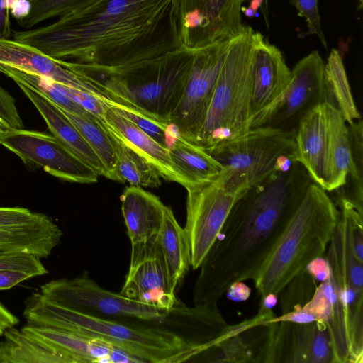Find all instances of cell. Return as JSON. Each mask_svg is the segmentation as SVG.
Returning a JSON list of instances; mask_svg holds the SVG:
<instances>
[{
    "label": "cell",
    "mask_w": 363,
    "mask_h": 363,
    "mask_svg": "<svg viewBox=\"0 0 363 363\" xmlns=\"http://www.w3.org/2000/svg\"><path fill=\"white\" fill-rule=\"evenodd\" d=\"M172 0H109L13 39L60 60L85 79L128 78L184 50L170 26Z\"/></svg>",
    "instance_id": "obj_1"
},
{
    "label": "cell",
    "mask_w": 363,
    "mask_h": 363,
    "mask_svg": "<svg viewBox=\"0 0 363 363\" xmlns=\"http://www.w3.org/2000/svg\"><path fill=\"white\" fill-rule=\"evenodd\" d=\"M312 182L296 162L237 200L199 267L194 305L217 303L233 282L256 278Z\"/></svg>",
    "instance_id": "obj_2"
},
{
    "label": "cell",
    "mask_w": 363,
    "mask_h": 363,
    "mask_svg": "<svg viewBox=\"0 0 363 363\" xmlns=\"http://www.w3.org/2000/svg\"><path fill=\"white\" fill-rule=\"evenodd\" d=\"M23 316L28 323L104 340L140 362H183L196 356L182 338L152 320L121 321L96 317L55 303L41 293H35L27 300Z\"/></svg>",
    "instance_id": "obj_3"
},
{
    "label": "cell",
    "mask_w": 363,
    "mask_h": 363,
    "mask_svg": "<svg viewBox=\"0 0 363 363\" xmlns=\"http://www.w3.org/2000/svg\"><path fill=\"white\" fill-rule=\"evenodd\" d=\"M340 211L327 191L312 182L277 244L253 280L261 297L279 294L313 259L323 256L337 225Z\"/></svg>",
    "instance_id": "obj_4"
},
{
    "label": "cell",
    "mask_w": 363,
    "mask_h": 363,
    "mask_svg": "<svg viewBox=\"0 0 363 363\" xmlns=\"http://www.w3.org/2000/svg\"><path fill=\"white\" fill-rule=\"evenodd\" d=\"M255 33L244 25L228 49L200 135L199 146L207 152L244 135L251 128Z\"/></svg>",
    "instance_id": "obj_5"
},
{
    "label": "cell",
    "mask_w": 363,
    "mask_h": 363,
    "mask_svg": "<svg viewBox=\"0 0 363 363\" xmlns=\"http://www.w3.org/2000/svg\"><path fill=\"white\" fill-rule=\"evenodd\" d=\"M192 57V53L182 50L157 66L127 79L110 77L86 80L102 91L110 106H123L170 124L187 82Z\"/></svg>",
    "instance_id": "obj_6"
},
{
    "label": "cell",
    "mask_w": 363,
    "mask_h": 363,
    "mask_svg": "<svg viewBox=\"0 0 363 363\" xmlns=\"http://www.w3.org/2000/svg\"><path fill=\"white\" fill-rule=\"evenodd\" d=\"M295 133L263 125L208 152L222 165L228 182L250 188L276 173L277 160L286 155L295 156Z\"/></svg>",
    "instance_id": "obj_7"
},
{
    "label": "cell",
    "mask_w": 363,
    "mask_h": 363,
    "mask_svg": "<svg viewBox=\"0 0 363 363\" xmlns=\"http://www.w3.org/2000/svg\"><path fill=\"white\" fill-rule=\"evenodd\" d=\"M244 0H172L170 26L184 50L194 52L242 29Z\"/></svg>",
    "instance_id": "obj_8"
},
{
    "label": "cell",
    "mask_w": 363,
    "mask_h": 363,
    "mask_svg": "<svg viewBox=\"0 0 363 363\" xmlns=\"http://www.w3.org/2000/svg\"><path fill=\"white\" fill-rule=\"evenodd\" d=\"M248 189L230 184L222 172L213 181L186 189V220L184 229L194 270L199 269L232 207Z\"/></svg>",
    "instance_id": "obj_9"
},
{
    "label": "cell",
    "mask_w": 363,
    "mask_h": 363,
    "mask_svg": "<svg viewBox=\"0 0 363 363\" xmlns=\"http://www.w3.org/2000/svg\"><path fill=\"white\" fill-rule=\"evenodd\" d=\"M40 289L43 296L60 306L116 320H161L172 310H160L105 289L86 273L73 279L52 280Z\"/></svg>",
    "instance_id": "obj_10"
},
{
    "label": "cell",
    "mask_w": 363,
    "mask_h": 363,
    "mask_svg": "<svg viewBox=\"0 0 363 363\" xmlns=\"http://www.w3.org/2000/svg\"><path fill=\"white\" fill-rule=\"evenodd\" d=\"M233 38L219 40L192 53L187 82L170 124L181 137L194 145L199 146L218 76Z\"/></svg>",
    "instance_id": "obj_11"
},
{
    "label": "cell",
    "mask_w": 363,
    "mask_h": 363,
    "mask_svg": "<svg viewBox=\"0 0 363 363\" xmlns=\"http://www.w3.org/2000/svg\"><path fill=\"white\" fill-rule=\"evenodd\" d=\"M324 69L325 62L316 50L299 60L291 70V79L283 94L252 120L251 128L267 125L296 133L306 114L327 102Z\"/></svg>",
    "instance_id": "obj_12"
},
{
    "label": "cell",
    "mask_w": 363,
    "mask_h": 363,
    "mask_svg": "<svg viewBox=\"0 0 363 363\" xmlns=\"http://www.w3.org/2000/svg\"><path fill=\"white\" fill-rule=\"evenodd\" d=\"M0 145L15 153L25 164L42 167L60 179L93 184L99 175L52 135L23 129H11L0 138Z\"/></svg>",
    "instance_id": "obj_13"
},
{
    "label": "cell",
    "mask_w": 363,
    "mask_h": 363,
    "mask_svg": "<svg viewBox=\"0 0 363 363\" xmlns=\"http://www.w3.org/2000/svg\"><path fill=\"white\" fill-rule=\"evenodd\" d=\"M272 310L259 308L257 313L235 325L202 354L199 361L228 363H269L276 322Z\"/></svg>",
    "instance_id": "obj_14"
},
{
    "label": "cell",
    "mask_w": 363,
    "mask_h": 363,
    "mask_svg": "<svg viewBox=\"0 0 363 363\" xmlns=\"http://www.w3.org/2000/svg\"><path fill=\"white\" fill-rule=\"evenodd\" d=\"M270 362L334 363L329 331L320 321L276 322Z\"/></svg>",
    "instance_id": "obj_15"
},
{
    "label": "cell",
    "mask_w": 363,
    "mask_h": 363,
    "mask_svg": "<svg viewBox=\"0 0 363 363\" xmlns=\"http://www.w3.org/2000/svg\"><path fill=\"white\" fill-rule=\"evenodd\" d=\"M121 295L162 311H170L180 301L168 279L159 242L130 262Z\"/></svg>",
    "instance_id": "obj_16"
},
{
    "label": "cell",
    "mask_w": 363,
    "mask_h": 363,
    "mask_svg": "<svg viewBox=\"0 0 363 363\" xmlns=\"http://www.w3.org/2000/svg\"><path fill=\"white\" fill-rule=\"evenodd\" d=\"M252 121L281 97L291 79V69L280 50L257 31L252 58Z\"/></svg>",
    "instance_id": "obj_17"
},
{
    "label": "cell",
    "mask_w": 363,
    "mask_h": 363,
    "mask_svg": "<svg viewBox=\"0 0 363 363\" xmlns=\"http://www.w3.org/2000/svg\"><path fill=\"white\" fill-rule=\"evenodd\" d=\"M21 331L74 363L140 362L107 342L70 330L28 323Z\"/></svg>",
    "instance_id": "obj_18"
},
{
    "label": "cell",
    "mask_w": 363,
    "mask_h": 363,
    "mask_svg": "<svg viewBox=\"0 0 363 363\" xmlns=\"http://www.w3.org/2000/svg\"><path fill=\"white\" fill-rule=\"evenodd\" d=\"M328 134L329 181L327 191H337L350 182L349 190L339 196L363 213L362 180L356 174L352 162L347 123L340 111L325 104Z\"/></svg>",
    "instance_id": "obj_19"
},
{
    "label": "cell",
    "mask_w": 363,
    "mask_h": 363,
    "mask_svg": "<svg viewBox=\"0 0 363 363\" xmlns=\"http://www.w3.org/2000/svg\"><path fill=\"white\" fill-rule=\"evenodd\" d=\"M325 104L311 110L300 121L295 133V158L312 181L327 191L329 153Z\"/></svg>",
    "instance_id": "obj_20"
},
{
    "label": "cell",
    "mask_w": 363,
    "mask_h": 363,
    "mask_svg": "<svg viewBox=\"0 0 363 363\" xmlns=\"http://www.w3.org/2000/svg\"><path fill=\"white\" fill-rule=\"evenodd\" d=\"M0 64L47 77L57 82L108 100L101 89L63 67L60 60L13 39L0 38Z\"/></svg>",
    "instance_id": "obj_21"
},
{
    "label": "cell",
    "mask_w": 363,
    "mask_h": 363,
    "mask_svg": "<svg viewBox=\"0 0 363 363\" xmlns=\"http://www.w3.org/2000/svg\"><path fill=\"white\" fill-rule=\"evenodd\" d=\"M120 199L131 250L156 242L166 206L160 198L140 186H130Z\"/></svg>",
    "instance_id": "obj_22"
},
{
    "label": "cell",
    "mask_w": 363,
    "mask_h": 363,
    "mask_svg": "<svg viewBox=\"0 0 363 363\" xmlns=\"http://www.w3.org/2000/svg\"><path fill=\"white\" fill-rule=\"evenodd\" d=\"M101 121L120 139L146 158L162 178L178 183L186 189L193 185L174 164L167 149L159 145L111 106L108 107Z\"/></svg>",
    "instance_id": "obj_23"
},
{
    "label": "cell",
    "mask_w": 363,
    "mask_h": 363,
    "mask_svg": "<svg viewBox=\"0 0 363 363\" xmlns=\"http://www.w3.org/2000/svg\"><path fill=\"white\" fill-rule=\"evenodd\" d=\"M16 84L37 108L52 135L99 176L106 177V169L99 157L60 109L38 91L23 84Z\"/></svg>",
    "instance_id": "obj_24"
},
{
    "label": "cell",
    "mask_w": 363,
    "mask_h": 363,
    "mask_svg": "<svg viewBox=\"0 0 363 363\" xmlns=\"http://www.w3.org/2000/svg\"><path fill=\"white\" fill-rule=\"evenodd\" d=\"M62 236L60 228L46 216L30 225L0 228V250L25 252L45 258L59 245Z\"/></svg>",
    "instance_id": "obj_25"
},
{
    "label": "cell",
    "mask_w": 363,
    "mask_h": 363,
    "mask_svg": "<svg viewBox=\"0 0 363 363\" xmlns=\"http://www.w3.org/2000/svg\"><path fill=\"white\" fill-rule=\"evenodd\" d=\"M158 242L169 284L175 290L191 267L190 251L184 228L177 220L172 210L167 206L158 234Z\"/></svg>",
    "instance_id": "obj_26"
},
{
    "label": "cell",
    "mask_w": 363,
    "mask_h": 363,
    "mask_svg": "<svg viewBox=\"0 0 363 363\" xmlns=\"http://www.w3.org/2000/svg\"><path fill=\"white\" fill-rule=\"evenodd\" d=\"M168 150L174 164L193 185L216 179L223 169L206 150L179 135Z\"/></svg>",
    "instance_id": "obj_27"
},
{
    "label": "cell",
    "mask_w": 363,
    "mask_h": 363,
    "mask_svg": "<svg viewBox=\"0 0 363 363\" xmlns=\"http://www.w3.org/2000/svg\"><path fill=\"white\" fill-rule=\"evenodd\" d=\"M0 363H74L64 354L50 348L14 327L4 333Z\"/></svg>",
    "instance_id": "obj_28"
},
{
    "label": "cell",
    "mask_w": 363,
    "mask_h": 363,
    "mask_svg": "<svg viewBox=\"0 0 363 363\" xmlns=\"http://www.w3.org/2000/svg\"><path fill=\"white\" fill-rule=\"evenodd\" d=\"M325 88L327 103L337 109L347 124L361 119L349 84L342 58L332 49L325 63Z\"/></svg>",
    "instance_id": "obj_29"
},
{
    "label": "cell",
    "mask_w": 363,
    "mask_h": 363,
    "mask_svg": "<svg viewBox=\"0 0 363 363\" xmlns=\"http://www.w3.org/2000/svg\"><path fill=\"white\" fill-rule=\"evenodd\" d=\"M57 107L77 128L99 157L106 169V178L121 183L118 173L116 150L110 135L103 123L92 114L77 115Z\"/></svg>",
    "instance_id": "obj_30"
},
{
    "label": "cell",
    "mask_w": 363,
    "mask_h": 363,
    "mask_svg": "<svg viewBox=\"0 0 363 363\" xmlns=\"http://www.w3.org/2000/svg\"><path fill=\"white\" fill-rule=\"evenodd\" d=\"M104 125L116 150L118 173L121 183L128 182L130 186L140 187L160 186L162 184L161 177L156 168L137 150Z\"/></svg>",
    "instance_id": "obj_31"
},
{
    "label": "cell",
    "mask_w": 363,
    "mask_h": 363,
    "mask_svg": "<svg viewBox=\"0 0 363 363\" xmlns=\"http://www.w3.org/2000/svg\"><path fill=\"white\" fill-rule=\"evenodd\" d=\"M0 72L13 79L16 84H23L38 91L69 113L80 116L91 114L60 91L56 86L55 81L50 78L2 64H0Z\"/></svg>",
    "instance_id": "obj_32"
},
{
    "label": "cell",
    "mask_w": 363,
    "mask_h": 363,
    "mask_svg": "<svg viewBox=\"0 0 363 363\" xmlns=\"http://www.w3.org/2000/svg\"><path fill=\"white\" fill-rule=\"evenodd\" d=\"M31 10L28 16L18 24L31 28L39 23L70 13L84 12L94 9L109 0H30Z\"/></svg>",
    "instance_id": "obj_33"
},
{
    "label": "cell",
    "mask_w": 363,
    "mask_h": 363,
    "mask_svg": "<svg viewBox=\"0 0 363 363\" xmlns=\"http://www.w3.org/2000/svg\"><path fill=\"white\" fill-rule=\"evenodd\" d=\"M318 285L305 269L296 274L278 294L281 314L301 309L312 298Z\"/></svg>",
    "instance_id": "obj_34"
},
{
    "label": "cell",
    "mask_w": 363,
    "mask_h": 363,
    "mask_svg": "<svg viewBox=\"0 0 363 363\" xmlns=\"http://www.w3.org/2000/svg\"><path fill=\"white\" fill-rule=\"evenodd\" d=\"M111 106L164 148L168 150L179 135L170 124L158 121L123 106Z\"/></svg>",
    "instance_id": "obj_35"
},
{
    "label": "cell",
    "mask_w": 363,
    "mask_h": 363,
    "mask_svg": "<svg viewBox=\"0 0 363 363\" xmlns=\"http://www.w3.org/2000/svg\"><path fill=\"white\" fill-rule=\"evenodd\" d=\"M0 272H16L31 277L43 275L48 270L40 258L32 253L0 250Z\"/></svg>",
    "instance_id": "obj_36"
},
{
    "label": "cell",
    "mask_w": 363,
    "mask_h": 363,
    "mask_svg": "<svg viewBox=\"0 0 363 363\" xmlns=\"http://www.w3.org/2000/svg\"><path fill=\"white\" fill-rule=\"evenodd\" d=\"M56 86L89 113L101 121L105 111L110 106L105 101L89 92L82 91L55 82Z\"/></svg>",
    "instance_id": "obj_37"
},
{
    "label": "cell",
    "mask_w": 363,
    "mask_h": 363,
    "mask_svg": "<svg viewBox=\"0 0 363 363\" xmlns=\"http://www.w3.org/2000/svg\"><path fill=\"white\" fill-rule=\"evenodd\" d=\"M296 8L298 15L305 19L308 30L302 36L316 35L323 46L327 48V43L321 29L318 0H289Z\"/></svg>",
    "instance_id": "obj_38"
},
{
    "label": "cell",
    "mask_w": 363,
    "mask_h": 363,
    "mask_svg": "<svg viewBox=\"0 0 363 363\" xmlns=\"http://www.w3.org/2000/svg\"><path fill=\"white\" fill-rule=\"evenodd\" d=\"M47 216L21 207H0V228L21 227L35 223Z\"/></svg>",
    "instance_id": "obj_39"
},
{
    "label": "cell",
    "mask_w": 363,
    "mask_h": 363,
    "mask_svg": "<svg viewBox=\"0 0 363 363\" xmlns=\"http://www.w3.org/2000/svg\"><path fill=\"white\" fill-rule=\"evenodd\" d=\"M0 118L14 129H23V121L18 113L14 98L0 86Z\"/></svg>",
    "instance_id": "obj_40"
},
{
    "label": "cell",
    "mask_w": 363,
    "mask_h": 363,
    "mask_svg": "<svg viewBox=\"0 0 363 363\" xmlns=\"http://www.w3.org/2000/svg\"><path fill=\"white\" fill-rule=\"evenodd\" d=\"M304 269L319 284L328 280L332 274L328 261L323 256L313 259Z\"/></svg>",
    "instance_id": "obj_41"
},
{
    "label": "cell",
    "mask_w": 363,
    "mask_h": 363,
    "mask_svg": "<svg viewBox=\"0 0 363 363\" xmlns=\"http://www.w3.org/2000/svg\"><path fill=\"white\" fill-rule=\"evenodd\" d=\"M228 299L235 302L247 301L251 294V289L242 281L231 284L225 294Z\"/></svg>",
    "instance_id": "obj_42"
},
{
    "label": "cell",
    "mask_w": 363,
    "mask_h": 363,
    "mask_svg": "<svg viewBox=\"0 0 363 363\" xmlns=\"http://www.w3.org/2000/svg\"><path fill=\"white\" fill-rule=\"evenodd\" d=\"M30 278L29 275L21 272H0V291L9 289Z\"/></svg>",
    "instance_id": "obj_43"
},
{
    "label": "cell",
    "mask_w": 363,
    "mask_h": 363,
    "mask_svg": "<svg viewBox=\"0 0 363 363\" xmlns=\"http://www.w3.org/2000/svg\"><path fill=\"white\" fill-rule=\"evenodd\" d=\"M9 13L6 0H0V38H9L11 34Z\"/></svg>",
    "instance_id": "obj_44"
},
{
    "label": "cell",
    "mask_w": 363,
    "mask_h": 363,
    "mask_svg": "<svg viewBox=\"0 0 363 363\" xmlns=\"http://www.w3.org/2000/svg\"><path fill=\"white\" fill-rule=\"evenodd\" d=\"M30 0H15L9 6L11 16L18 21L27 17L31 10Z\"/></svg>",
    "instance_id": "obj_45"
},
{
    "label": "cell",
    "mask_w": 363,
    "mask_h": 363,
    "mask_svg": "<svg viewBox=\"0 0 363 363\" xmlns=\"http://www.w3.org/2000/svg\"><path fill=\"white\" fill-rule=\"evenodd\" d=\"M18 323L19 320L0 303V336Z\"/></svg>",
    "instance_id": "obj_46"
},
{
    "label": "cell",
    "mask_w": 363,
    "mask_h": 363,
    "mask_svg": "<svg viewBox=\"0 0 363 363\" xmlns=\"http://www.w3.org/2000/svg\"><path fill=\"white\" fill-rule=\"evenodd\" d=\"M340 211L343 208L350 211L352 216H353V213H354V211L357 210L352 204H350V203L346 202V201L340 202ZM350 278L351 283H352V286L355 289H359V290H363V277H352L350 276Z\"/></svg>",
    "instance_id": "obj_47"
},
{
    "label": "cell",
    "mask_w": 363,
    "mask_h": 363,
    "mask_svg": "<svg viewBox=\"0 0 363 363\" xmlns=\"http://www.w3.org/2000/svg\"><path fill=\"white\" fill-rule=\"evenodd\" d=\"M279 296L274 293H268L261 297V308L265 310H272L277 304Z\"/></svg>",
    "instance_id": "obj_48"
},
{
    "label": "cell",
    "mask_w": 363,
    "mask_h": 363,
    "mask_svg": "<svg viewBox=\"0 0 363 363\" xmlns=\"http://www.w3.org/2000/svg\"><path fill=\"white\" fill-rule=\"evenodd\" d=\"M13 129L8 123H6L4 120L0 118V138L7 133Z\"/></svg>",
    "instance_id": "obj_49"
},
{
    "label": "cell",
    "mask_w": 363,
    "mask_h": 363,
    "mask_svg": "<svg viewBox=\"0 0 363 363\" xmlns=\"http://www.w3.org/2000/svg\"><path fill=\"white\" fill-rule=\"evenodd\" d=\"M250 1V0H244V2ZM264 21L267 27H269V10H268V0H264V10L262 11Z\"/></svg>",
    "instance_id": "obj_50"
},
{
    "label": "cell",
    "mask_w": 363,
    "mask_h": 363,
    "mask_svg": "<svg viewBox=\"0 0 363 363\" xmlns=\"http://www.w3.org/2000/svg\"><path fill=\"white\" fill-rule=\"evenodd\" d=\"M241 11H242L247 17L251 18L255 16V13L252 9L250 7H242L241 8Z\"/></svg>",
    "instance_id": "obj_51"
},
{
    "label": "cell",
    "mask_w": 363,
    "mask_h": 363,
    "mask_svg": "<svg viewBox=\"0 0 363 363\" xmlns=\"http://www.w3.org/2000/svg\"><path fill=\"white\" fill-rule=\"evenodd\" d=\"M359 4H358V9H360L362 8L363 6V0H357Z\"/></svg>",
    "instance_id": "obj_52"
},
{
    "label": "cell",
    "mask_w": 363,
    "mask_h": 363,
    "mask_svg": "<svg viewBox=\"0 0 363 363\" xmlns=\"http://www.w3.org/2000/svg\"><path fill=\"white\" fill-rule=\"evenodd\" d=\"M2 347H3V342H0V357H1V354Z\"/></svg>",
    "instance_id": "obj_53"
}]
</instances>
